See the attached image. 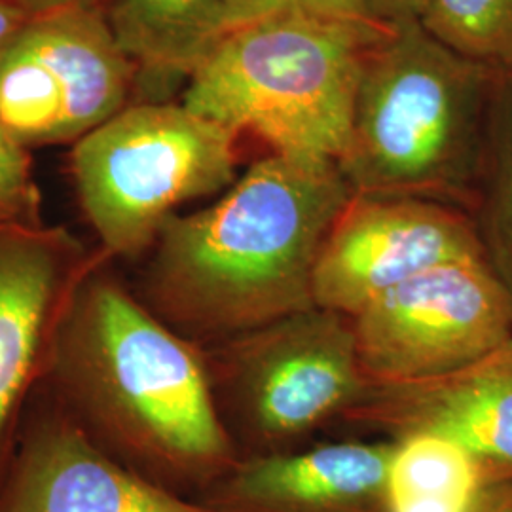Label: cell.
<instances>
[{
    "label": "cell",
    "instance_id": "6da1fadb",
    "mask_svg": "<svg viewBox=\"0 0 512 512\" xmlns=\"http://www.w3.org/2000/svg\"><path fill=\"white\" fill-rule=\"evenodd\" d=\"M112 262L101 260L76 287L42 387L107 456L198 501L239 459L205 351L148 310Z\"/></svg>",
    "mask_w": 512,
    "mask_h": 512
},
{
    "label": "cell",
    "instance_id": "7a4b0ae2",
    "mask_svg": "<svg viewBox=\"0 0 512 512\" xmlns=\"http://www.w3.org/2000/svg\"><path fill=\"white\" fill-rule=\"evenodd\" d=\"M351 196L336 162L270 152L217 202L167 220L131 289L202 348L310 310L317 256Z\"/></svg>",
    "mask_w": 512,
    "mask_h": 512
},
{
    "label": "cell",
    "instance_id": "3957f363",
    "mask_svg": "<svg viewBox=\"0 0 512 512\" xmlns=\"http://www.w3.org/2000/svg\"><path fill=\"white\" fill-rule=\"evenodd\" d=\"M495 74L420 21L387 25L363 55L338 160L351 192L469 211Z\"/></svg>",
    "mask_w": 512,
    "mask_h": 512
},
{
    "label": "cell",
    "instance_id": "277c9868",
    "mask_svg": "<svg viewBox=\"0 0 512 512\" xmlns=\"http://www.w3.org/2000/svg\"><path fill=\"white\" fill-rule=\"evenodd\" d=\"M387 25L275 18L236 29L184 86V107L274 154L336 162L348 147L361 61Z\"/></svg>",
    "mask_w": 512,
    "mask_h": 512
},
{
    "label": "cell",
    "instance_id": "5b68a950",
    "mask_svg": "<svg viewBox=\"0 0 512 512\" xmlns=\"http://www.w3.org/2000/svg\"><path fill=\"white\" fill-rule=\"evenodd\" d=\"M239 137L183 103H129L78 139L71 173L82 213L107 255L145 258L186 203L238 179Z\"/></svg>",
    "mask_w": 512,
    "mask_h": 512
},
{
    "label": "cell",
    "instance_id": "8992f818",
    "mask_svg": "<svg viewBox=\"0 0 512 512\" xmlns=\"http://www.w3.org/2000/svg\"><path fill=\"white\" fill-rule=\"evenodd\" d=\"M239 458L302 448L370 387L351 317L313 306L203 348Z\"/></svg>",
    "mask_w": 512,
    "mask_h": 512
},
{
    "label": "cell",
    "instance_id": "52a82bcc",
    "mask_svg": "<svg viewBox=\"0 0 512 512\" xmlns=\"http://www.w3.org/2000/svg\"><path fill=\"white\" fill-rule=\"evenodd\" d=\"M137 67L105 8L29 19L0 54V124L27 148L76 143L126 109Z\"/></svg>",
    "mask_w": 512,
    "mask_h": 512
},
{
    "label": "cell",
    "instance_id": "ba28073f",
    "mask_svg": "<svg viewBox=\"0 0 512 512\" xmlns=\"http://www.w3.org/2000/svg\"><path fill=\"white\" fill-rule=\"evenodd\" d=\"M351 325L368 384H414L512 340V304L484 260H459L372 300Z\"/></svg>",
    "mask_w": 512,
    "mask_h": 512
},
{
    "label": "cell",
    "instance_id": "9c48e42d",
    "mask_svg": "<svg viewBox=\"0 0 512 512\" xmlns=\"http://www.w3.org/2000/svg\"><path fill=\"white\" fill-rule=\"evenodd\" d=\"M459 260H484L465 209L353 194L317 256L313 302L353 317L408 279Z\"/></svg>",
    "mask_w": 512,
    "mask_h": 512
},
{
    "label": "cell",
    "instance_id": "30bf717a",
    "mask_svg": "<svg viewBox=\"0 0 512 512\" xmlns=\"http://www.w3.org/2000/svg\"><path fill=\"white\" fill-rule=\"evenodd\" d=\"M105 258L63 226H0V486L55 330L80 281Z\"/></svg>",
    "mask_w": 512,
    "mask_h": 512
},
{
    "label": "cell",
    "instance_id": "8fae6325",
    "mask_svg": "<svg viewBox=\"0 0 512 512\" xmlns=\"http://www.w3.org/2000/svg\"><path fill=\"white\" fill-rule=\"evenodd\" d=\"M0 512L211 511L107 456L40 384L0 486Z\"/></svg>",
    "mask_w": 512,
    "mask_h": 512
},
{
    "label": "cell",
    "instance_id": "7c38bea8",
    "mask_svg": "<svg viewBox=\"0 0 512 512\" xmlns=\"http://www.w3.org/2000/svg\"><path fill=\"white\" fill-rule=\"evenodd\" d=\"M340 425L374 439L437 435L475 459L488 484L512 482V340L439 378L370 385Z\"/></svg>",
    "mask_w": 512,
    "mask_h": 512
},
{
    "label": "cell",
    "instance_id": "4fadbf2b",
    "mask_svg": "<svg viewBox=\"0 0 512 512\" xmlns=\"http://www.w3.org/2000/svg\"><path fill=\"white\" fill-rule=\"evenodd\" d=\"M395 448L348 439L239 458L196 503L211 512H389Z\"/></svg>",
    "mask_w": 512,
    "mask_h": 512
},
{
    "label": "cell",
    "instance_id": "5bb4252c",
    "mask_svg": "<svg viewBox=\"0 0 512 512\" xmlns=\"http://www.w3.org/2000/svg\"><path fill=\"white\" fill-rule=\"evenodd\" d=\"M220 0H110V31L137 67V88L188 80L219 42Z\"/></svg>",
    "mask_w": 512,
    "mask_h": 512
},
{
    "label": "cell",
    "instance_id": "9a60e30c",
    "mask_svg": "<svg viewBox=\"0 0 512 512\" xmlns=\"http://www.w3.org/2000/svg\"><path fill=\"white\" fill-rule=\"evenodd\" d=\"M389 512H473L490 486L475 459L452 440L416 433L395 440Z\"/></svg>",
    "mask_w": 512,
    "mask_h": 512
},
{
    "label": "cell",
    "instance_id": "2e32d148",
    "mask_svg": "<svg viewBox=\"0 0 512 512\" xmlns=\"http://www.w3.org/2000/svg\"><path fill=\"white\" fill-rule=\"evenodd\" d=\"M484 262L512 304V73L495 74L473 202Z\"/></svg>",
    "mask_w": 512,
    "mask_h": 512
},
{
    "label": "cell",
    "instance_id": "e0dca14e",
    "mask_svg": "<svg viewBox=\"0 0 512 512\" xmlns=\"http://www.w3.org/2000/svg\"><path fill=\"white\" fill-rule=\"evenodd\" d=\"M420 23L452 52L512 73V0H429Z\"/></svg>",
    "mask_w": 512,
    "mask_h": 512
},
{
    "label": "cell",
    "instance_id": "ac0fdd59",
    "mask_svg": "<svg viewBox=\"0 0 512 512\" xmlns=\"http://www.w3.org/2000/svg\"><path fill=\"white\" fill-rule=\"evenodd\" d=\"M275 18L378 23L366 12L363 0H220L219 40L241 27Z\"/></svg>",
    "mask_w": 512,
    "mask_h": 512
},
{
    "label": "cell",
    "instance_id": "d6986e66",
    "mask_svg": "<svg viewBox=\"0 0 512 512\" xmlns=\"http://www.w3.org/2000/svg\"><path fill=\"white\" fill-rule=\"evenodd\" d=\"M38 226L42 198L29 148L0 124V226Z\"/></svg>",
    "mask_w": 512,
    "mask_h": 512
},
{
    "label": "cell",
    "instance_id": "ffe728a7",
    "mask_svg": "<svg viewBox=\"0 0 512 512\" xmlns=\"http://www.w3.org/2000/svg\"><path fill=\"white\" fill-rule=\"evenodd\" d=\"M370 18L382 25L420 21L429 0H363Z\"/></svg>",
    "mask_w": 512,
    "mask_h": 512
},
{
    "label": "cell",
    "instance_id": "44dd1931",
    "mask_svg": "<svg viewBox=\"0 0 512 512\" xmlns=\"http://www.w3.org/2000/svg\"><path fill=\"white\" fill-rule=\"evenodd\" d=\"M31 16L16 0H0V54L8 48Z\"/></svg>",
    "mask_w": 512,
    "mask_h": 512
},
{
    "label": "cell",
    "instance_id": "7402d4cb",
    "mask_svg": "<svg viewBox=\"0 0 512 512\" xmlns=\"http://www.w3.org/2000/svg\"><path fill=\"white\" fill-rule=\"evenodd\" d=\"M19 6L31 16H44L61 10H76V8H105V0H16Z\"/></svg>",
    "mask_w": 512,
    "mask_h": 512
},
{
    "label": "cell",
    "instance_id": "603a6c76",
    "mask_svg": "<svg viewBox=\"0 0 512 512\" xmlns=\"http://www.w3.org/2000/svg\"><path fill=\"white\" fill-rule=\"evenodd\" d=\"M473 512H512V482L490 484Z\"/></svg>",
    "mask_w": 512,
    "mask_h": 512
}]
</instances>
